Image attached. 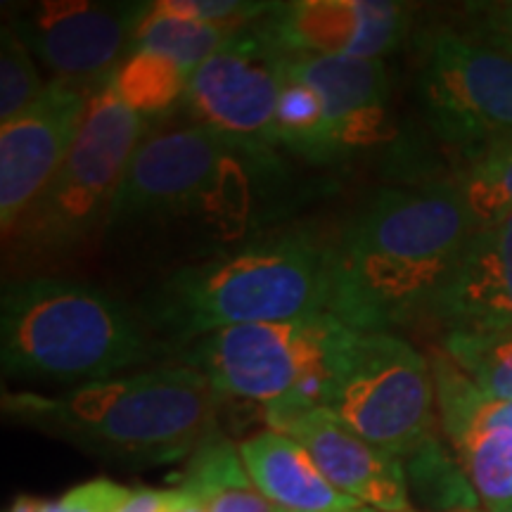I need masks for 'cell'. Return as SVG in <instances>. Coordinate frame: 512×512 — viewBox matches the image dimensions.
<instances>
[{
  "label": "cell",
  "mask_w": 512,
  "mask_h": 512,
  "mask_svg": "<svg viewBox=\"0 0 512 512\" xmlns=\"http://www.w3.org/2000/svg\"><path fill=\"white\" fill-rule=\"evenodd\" d=\"M475 233L456 181L377 190L330 242L328 311L361 332L430 313Z\"/></svg>",
  "instance_id": "6da1fadb"
},
{
  "label": "cell",
  "mask_w": 512,
  "mask_h": 512,
  "mask_svg": "<svg viewBox=\"0 0 512 512\" xmlns=\"http://www.w3.org/2000/svg\"><path fill=\"white\" fill-rule=\"evenodd\" d=\"M221 396L190 366L76 384L64 394L5 392L3 415L126 467L188 460L216 427Z\"/></svg>",
  "instance_id": "7a4b0ae2"
},
{
  "label": "cell",
  "mask_w": 512,
  "mask_h": 512,
  "mask_svg": "<svg viewBox=\"0 0 512 512\" xmlns=\"http://www.w3.org/2000/svg\"><path fill=\"white\" fill-rule=\"evenodd\" d=\"M328 304L330 245L285 230L178 268L147 297L143 316L166 347L183 351L211 332L313 316Z\"/></svg>",
  "instance_id": "3957f363"
},
{
  "label": "cell",
  "mask_w": 512,
  "mask_h": 512,
  "mask_svg": "<svg viewBox=\"0 0 512 512\" xmlns=\"http://www.w3.org/2000/svg\"><path fill=\"white\" fill-rule=\"evenodd\" d=\"M166 344L143 311L91 283L19 278L0 299V358L8 377L98 382L143 366Z\"/></svg>",
  "instance_id": "277c9868"
},
{
  "label": "cell",
  "mask_w": 512,
  "mask_h": 512,
  "mask_svg": "<svg viewBox=\"0 0 512 512\" xmlns=\"http://www.w3.org/2000/svg\"><path fill=\"white\" fill-rule=\"evenodd\" d=\"M145 138V117L121 102L110 81L98 88L62 169L5 240L10 254L22 264L50 261L76 252L102 233L110 226L121 183Z\"/></svg>",
  "instance_id": "5b68a950"
},
{
  "label": "cell",
  "mask_w": 512,
  "mask_h": 512,
  "mask_svg": "<svg viewBox=\"0 0 512 512\" xmlns=\"http://www.w3.org/2000/svg\"><path fill=\"white\" fill-rule=\"evenodd\" d=\"M361 330L332 313L211 332L181 351L183 366L207 377L219 396L271 406L302 399L320 406L344 351Z\"/></svg>",
  "instance_id": "8992f818"
},
{
  "label": "cell",
  "mask_w": 512,
  "mask_h": 512,
  "mask_svg": "<svg viewBox=\"0 0 512 512\" xmlns=\"http://www.w3.org/2000/svg\"><path fill=\"white\" fill-rule=\"evenodd\" d=\"M245 162L254 159L192 121L147 133L121 183L110 226L174 216L240 221L252 200Z\"/></svg>",
  "instance_id": "52a82bcc"
},
{
  "label": "cell",
  "mask_w": 512,
  "mask_h": 512,
  "mask_svg": "<svg viewBox=\"0 0 512 512\" xmlns=\"http://www.w3.org/2000/svg\"><path fill=\"white\" fill-rule=\"evenodd\" d=\"M320 406L401 463L441 430L430 358L394 332H358Z\"/></svg>",
  "instance_id": "ba28073f"
},
{
  "label": "cell",
  "mask_w": 512,
  "mask_h": 512,
  "mask_svg": "<svg viewBox=\"0 0 512 512\" xmlns=\"http://www.w3.org/2000/svg\"><path fill=\"white\" fill-rule=\"evenodd\" d=\"M418 95L434 136L465 157L512 138V57L465 29L425 38Z\"/></svg>",
  "instance_id": "9c48e42d"
},
{
  "label": "cell",
  "mask_w": 512,
  "mask_h": 512,
  "mask_svg": "<svg viewBox=\"0 0 512 512\" xmlns=\"http://www.w3.org/2000/svg\"><path fill=\"white\" fill-rule=\"evenodd\" d=\"M283 79V53L252 24L190 76L181 105L192 124L219 133L264 166L278 147L275 112Z\"/></svg>",
  "instance_id": "30bf717a"
},
{
  "label": "cell",
  "mask_w": 512,
  "mask_h": 512,
  "mask_svg": "<svg viewBox=\"0 0 512 512\" xmlns=\"http://www.w3.org/2000/svg\"><path fill=\"white\" fill-rule=\"evenodd\" d=\"M150 8L152 3L48 0L19 10L12 27L53 72V81L95 93L131 55Z\"/></svg>",
  "instance_id": "8fae6325"
},
{
  "label": "cell",
  "mask_w": 512,
  "mask_h": 512,
  "mask_svg": "<svg viewBox=\"0 0 512 512\" xmlns=\"http://www.w3.org/2000/svg\"><path fill=\"white\" fill-rule=\"evenodd\" d=\"M93 93L50 81L36 102L0 126V228L8 240L62 169Z\"/></svg>",
  "instance_id": "7c38bea8"
},
{
  "label": "cell",
  "mask_w": 512,
  "mask_h": 512,
  "mask_svg": "<svg viewBox=\"0 0 512 512\" xmlns=\"http://www.w3.org/2000/svg\"><path fill=\"white\" fill-rule=\"evenodd\" d=\"M268 430L283 432L306 448L328 482L366 508L411 510L403 463L356 434L325 406L283 399L266 406Z\"/></svg>",
  "instance_id": "4fadbf2b"
},
{
  "label": "cell",
  "mask_w": 512,
  "mask_h": 512,
  "mask_svg": "<svg viewBox=\"0 0 512 512\" xmlns=\"http://www.w3.org/2000/svg\"><path fill=\"white\" fill-rule=\"evenodd\" d=\"M413 5L394 0H294L254 22L268 46L285 55L382 60L406 41Z\"/></svg>",
  "instance_id": "5bb4252c"
},
{
  "label": "cell",
  "mask_w": 512,
  "mask_h": 512,
  "mask_svg": "<svg viewBox=\"0 0 512 512\" xmlns=\"http://www.w3.org/2000/svg\"><path fill=\"white\" fill-rule=\"evenodd\" d=\"M283 69L323 102L330 157L389 136V76L382 60L283 53Z\"/></svg>",
  "instance_id": "9a60e30c"
},
{
  "label": "cell",
  "mask_w": 512,
  "mask_h": 512,
  "mask_svg": "<svg viewBox=\"0 0 512 512\" xmlns=\"http://www.w3.org/2000/svg\"><path fill=\"white\" fill-rule=\"evenodd\" d=\"M427 316L444 330H512V216L472 235Z\"/></svg>",
  "instance_id": "2e32d148"
},
{
  "label": "cell",
  "mask_w": 512,
  "mask_h": 512,
  "mask_svg": "<svg viewBox=\"0 0 512 512\" xmlns=\"http://www.w3.org/2000/svg\"><path fill=\"white\" fill-rule=\"evenodd\" d=\"M240 453L273 512H358L363 508L335 489L306 448L283 432L254 434L242 441Z\"/></svg>",
  "instance_id": "e0dca14e"
},
{
  "label": "cell",
  "mask_w": 512,
  "mask_h": 512,
  "mask_svg": "<svg viewBox=\"0 0 512 512\" xmlns=\"http://www.w3.org/2000/svg\"><path fill=\"white\" fill-rule=\"evenodd\" d=\"M176 489L204 512H273L242 460L240 444L214 427L185 460Z\"/></svg>",
  "instance_id": "ac0fdd59"
},
{
  "label": "cell",
  "mask_w": 512,
  "mask_h": 512,
  "mask_svg": "<svg viewBox=\"0 0 512 512\" xmlns=\"http://www.w3.org/2000/svg\"><path fill=\"white\" fill-rule=\"evenodd\" d=\"M441 432L489 512H512V425L453 422Z\"/></svg>",
  "instance_id": "d6986e66"
},
{
  "label": "cell",
  "mask_w": 512,
  "mask_h": 512,
  "mask_svg": "<svg viewBox=\"0 0 512 512\" xmlns=\"http://www.w3.org/2000/svg\"><path fill=\"white\" fill-rule=\"evenodd\" d=\"M408 491L430 512L479 508V496L456 453H448L439 434L403 460Z\"/></svg>",
  "instance_id": "ffe728a7"
},
{
  "label": "cell",
  "mask_w": 512,
  "mask_h": 512,
  "mask_svg": "<svg viewBox=\"0 0 512 512\" xmlns=\"http://www.w3.org/2000/svg\"><path fill=\"white\" fill-rule=\"evenodd\" d=\"M110 83L126 107L140 117H155L181 105L188 93L190 74L171 57L152 50H133Z\"/></svg>",
  "instance_id": "44dd1931"
},
{
  "label": "cell",
  "mask_w": 512,
  "mask_h": 512,
  "mask_svg": "<svg viewBox=\"0 0 512 512\" xmlns=\"http://www.w3.org/2000/svg\"><path fill=\"white\" fill-rule=\"evenodd\" d=\"M242 31V29H240ZM238 31L169 15L152 3L133 38V50H152L181 64L190 76L211 60ZM131 50V53H133Z\"/></svg>",
  "instance_id": "7402d4cb"
},
{
  "label": "cell",
  "mask_w": 512,
  "mask_h": 512,
  "mask_svg": "<svg viewBox=\"0 0 512 512\" xmlns=\"http://www.w3.org/2000/svg\"><path fill=\"white\" fill-rule=\"evenodd\" d=\"M441 351L486 396L512 401V330H446Z\"/></svg>",
  "instance_id": "603a6c76"
},
{
  "label": "cell",
  "mask_w": 512,
  "mask_h": 512,
  "mask_svg": "<svg viewBox=\"0 0 512 512\" xmlns=\"http://www.w3.org/2000/svg\"><path fill=\"white\" fill-rule=\"evenodd\" d=\"M456 185L477 230L512 216V138L467 155Z\"/></svg>",
  "instance_id": "cb8c5ba5"
},
{
  "label": "cell",
  "mask_w": 512,
  "mask_h": 512,
  "mask_svg": "<svg viewBox=\"0 0 512 512\" xmlns=\"http://www.w3.org/2000/svg\"><path fill=\"white\" fill-rule=\"evenodd\" d=\"M275 131H278V145L311 159V162L332 159L328 140H325L323 102L311 86L290 74H285L283 88H280Z\"/></svg>",
  "instance_id": "d4e9b609"
},
{
  "label": "cell",
  "mask_w": 512,
  "mask_h": 512,
  "mask_svg": "<svg viewBox=\"0 0 512 512\" xmlns=\"http://www.w3.org/2000/svg\"><path fill=\"white\" fill-rule=\"evenodd\" d=\"M46 91V83L38 76L31 50L12 24L3 27L0 38V121L15 119L38 95Z\"/></svg>",
  "instance_id": "484cf974"
},
{
  "label": "cell",
  "mask_w": 512,
  "mask_h": 512,
  "mask_svg": "<svg viewBox=\"0 0 512 512\" xmlns=\"http://www.w3.org/2000/svg\"><path fill=\"white\" fill-rule=\"evenodd\" d=\"M155 5L169 15L233 31L252 27L275 8V3H252V0H162Z\"/></svg>",
  "instance_id": "4316f807"
},
{
  "label": "cell",
  "mask_w": 512,
  "mask_h": 512,
  "mask_svg": "<svg viewBox=\"0 0 512 512\" xmlns=\"http://www.w3.org/2000/svg\"><path fill=\"white\" fill-rule=\"evenodd\" d=\"M463 15L467 34L512 57V0L467 3Z\"/></svg>",
  "instance_id": "83f0119b"
},
{
  "label": "cell",
  "mask_w": 512,
  "mask_h": 512,
  "mask_svg": "<svg viewBox=\"0 0 512 512\" xmlns=\"http://www.w3.org/2000/svg\"><path fill=\"white\" fill-rule=\"evenodd\" d=\"M131 489L114 479L98 477L69 489L60 501L57 512H119Z\"/></svg>",
  "instance_id": "f1b7e54d"
},
{
  "label": "cell",
  "mask_w": 512,
  "mask_h": 512,
  "mask_svg": "<svg viewBox=\"0 0 512 512\" xmlns=\"http://www.w3.org/2000/svg\"><path fill=\"white\" fill-rule=\"evenodd\" d=\"M164 491L159 489H147V486H138V489H131L126 503L121 505L119 512H157L159 503H162Z\"/></svg>",
  "instance_id": "f546056e"
},
{
  "label": "cell",
  "mask_w": 512,
  "mask_h": 512,
  "mask_svg": "<svg viewBox=\"0 0 512 512\" xmlns=\"http://www.w3.org/2000/svg\"><path fill=\"white\" fill-rule=\"evenodd\" d=\"M157 512H204L195 498L185 494L181 489H166L162 494Z\"/></svg>",
  "instance_id": "4dcf8cb0"
},
{
  "label": "cell",
  "mask_w": 512,
  "mask_h": 512,
  "mask_svg": "<svg viewBox=\"0 0 512 512\" xmlns=\"http://www.w3.org/2000/svg\"><path fill=\"white\" fill-rule=\"evenodd\" d=\"M55 505L57 501H48V498L19 494L5 512H55Z\"/></svg>",
  "instance_id": "1f68e13d"
},
{
  "label": "cell",
  "mask_w": 512,
  "mask_h": 512,
  "mask_svg": "<svg viewBox=\"0 0 512 512\" xmlns=\"http://www.w3.org/2000/svg\"><path fill=\"white\" fill-rule=\"evenodd\" d=\"M358 512H380V510H373V508H366V505H363V508H361V510H358ZM406 512H418V510H406Z\"/></svg>",
  "instance_id": "d6a6232c"
},
{
  "label": "cell",
  "mask_w": 512,
  "mask_h": 512,
  "mask_svg": "<svg viewBox=\"0 0 512 512\" xmlns=\"http://www.w3.org/2000/svg\"><path fill=\"white\" fill-rule=\"evenodd\" d=\"M458 512H489L486 508H472V510H458Z\"/></svg>",
  "instance_id": "836d02e7"
}]
</instances>
